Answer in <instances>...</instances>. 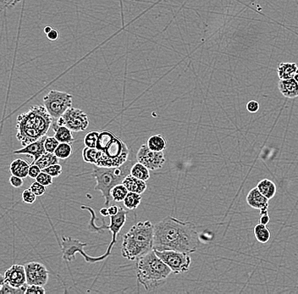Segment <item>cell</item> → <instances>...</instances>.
<instances>
[{"instance_id": "48", "label": "cell", "mask_w": 298, "mask_h": 294, "mask_svg": "<svg viewBox=\"0 0 298 294\" xmlns=\"http://www.w3.org/2000/svg\"><path fill=\"white\" fill-rule=\"evenodd\" d=\"M294 79H295L296 81L298 82V70H297V72H296L295 76H294Z\"/></svg>"}, {"instance_id": "32", "label": "cell", "mask_w": 298, "mask_h": 294, "mask_svg": "<svg viewBox=\"0 0 298 294\" xmlns=\"http://www.w3.org/2000/svg\"><path fill=\"white\" fill-rule=\"evenodd\" d=\"M99 131H91L84 137V143L86 147L96 148L99 140Z\"/></svg>"}, {"instance_id": "23", "label": "cell", "mask_w": 298, "mask_h": 294, "mask_svg": "<svg viewBox=\"0 0 298 294\" xmlns=\"http://www.w3.org/2000/svg\"><path fill=\"white\" fill-rule=\"evenodd\" d=\"M101 157V151L97 149V148H89L86 147L82 150V158L85 162L87 163L93 164L97 166L99 163V160Z\"/></svg>"}, {"instance_id": "31", "label": "cell", "mask_w": 298, "mask_h": 294, "mask_svg": "<svg viewBox=\"0 0 298 294\" xmlns=\"http://www.w3.org/2000/svg\"><path fill=\"white\" fill-rule=\"evenodd\" d=\"M127 188L125 187L124 184H118L116 186H114L113 189L111 191V195L114 200L116 202L124 201V198L128 194Z\"/></svg>"}, {"instance_id": "36", "label": "cell", "mask_w": 298, "mask_h": 294, "mask_svg": "<svg viewBox=\"0 0 298 294\" xmlns=\"http://www.w3.org/2000/svg\"><path fill=\"white\" fill-rule=\"evenodd\" d=\"M37 197L38 196L36 195L35 193L32 192V190L30 189V188L24 190L23 192H22V200L26 204H32L33 203H35Z\"/></svg>"}, {"instance_id": "34", "label": "cell", "mask_w": 298, "mask_h": 294, "mask_svg": "<svg viewBox=\"0 0 298 294\" xmlns=\"http://www.w3.org/2000/svg\"><path fill=\"white\" fill-rule=\"evenodd\" d=\"M42 172H46L48 174H50V176H52L53 177H58V176H60L62 174L63 169H62V166L58 163L49 166L48 168L43 170Z\"/></svg>"}, {"instance_id": "13", "label": "cell", "mask_w": 298, "mask_h": 294, "mask_svg": "<svg viewBox=\"0 0 298 294\" xmlns=\"http://www.w3.org/2000/svg\"><path fill=\"white\" fill-rule=\"evenodd\" d=\"M1 278L15 289H20L27 283L25 265L17 264L12 265L4 272Z\"/></svg>"}, {"instance_id": "8", "label": "cell", "mask_w": 298, "mask_h": 294, "mask_svg": "<svg viewBox=\"0 0 298 294\" xmlns=\"http://www.w3.org/2000/svg\"><path fill=\"white\" fill-rule=\"evenodd\" d=\"M154 252L174 274L184 273L190 269L191 259L189 253L174 250H154Z\"/></svg>"}, {"instance_id": "35", "label": "cell", "mask_w": 298, "mask_h": 294, "mask_svg": "<svg viewBox=\"0 0 298 294\" xmlns=\"http://www.w3.org/2000/svg\"><path fill=\"white\" fill-rule=\"evenodd\" d=\"M36 181L43 184L44 186H49L54 182V177L46 172H42L38 177L36 178Z\"/></svg>"}, {"instance_id": "17", "label": "cell", "mask_w": 298, "mask_h": 294, "mask_svg": "<svg viewBox=\"0 0 298 294\" xmlns=\"http://www.w3.org/2000/svg\"><path fill=\"white\" fill-rule=\"evenodd\" d=\"M278 88L281 94L287 99L298 97V82L294 78L280 80Z\"/></svg>"}, {"instance_id": "1", "label": "cell", "mask_w": 298, "mask_h": 294, "mask_svg": "<svg viewBox=\"0 0 298 294\" xmlns=\"http://www.w3.org/2000/svg\"><path fill=\"white\" fill-rule=\"evenodd\" d=\"M199 245L196 226L168 216L154 225V250H174L193 253Z\"/></svg>"}, {"instance_id": "7", "label": "cell", "mask_w": 298, "mask_h": 294, "mask_svg": "<svg viewBox=\"0 0 298 294\" xmlns=\"http://www.w3.org/2000/svg\"><path fill=\"white\" fill-rule=\"evenodd\" d=\"M72 103V95L62 91L51 90L44 98V105L55 120L71 108Z\"/></svg>"}, {"instance_id": "40", "label": "cell", "mask_w": 298, "mask_h": 294, "mask_svg": "<svg viewBox=\"0 0 298 294\" xmlns=\"http://www.w3.org/2000/svg\"><path fill=\"white\" fill-rule=\"evenodd\" d=\"M9 182L14 187H21L23 186L24 181L23 178L19 177L16 176L12 175L11 177L9 178Z\"/></svg>"}, {"instance_id": "3", "label": "cell", "mask_w": 298, "mask_h": 294, "mask_svg": "<svg viewBox=\"0 0 298 294\" xmlns=\"http://www.w3.org/2000/svg\"><path fill=\"white\" fill-rule=\"evenodd\" d=\"M154 226L149 221L139 222L123 236L122 256L134 261L154 249Z\"/></svg>"}, {"instance_id": "45", "label": "cell", "mask_w": 298, "mask_h": 294, "mask_svg": "<svg viewBox=\"0 0 298 294\" xmlns=\"http://www.w3.org/2000/svg\"><path fill=\"white\" fill-rule=\"evenodd\" d=\"M270 218H269V215L268 214H264V215H260V218H259V223L263 225L269 224Z\"/></svg>"}, {"instance_id": "2", "label": "cell", "mask_w": 298, "mask_h": 294, "mask_svg": "<svg viewBox=\"0 0 298 294\" xmlns=\"http://www.w3.org/2000/svg\"><path fill=\"white\" fill-rule=\"evenodd\" d=\"M52 117L44 105L32 106L16 119V138L20 144L26 147L30 143L47 136L52 126Z\"/></svg>"}, {"instance_id": "12", "label": "cell", "mask_w": 298, "mask_h": 294, "mask_svg": "<svg viewBox=\"0 0 298 294\" xmlns=\"http://www.w3.org/2000/svg\"><path fill=\"white\" fill-rule=\"evenodd\" d=\"M26 283L28 285H46L49 281V271L38 262H29L25 265Z\"/></svg>"}, {"instance_id": "37", "label": "cell", "mask_w": 298, "mask_h": 294, "mask_svg": "<svg viewBox=\"0 0 298 294\" xmlns=\"http://www.w3.org/2000/svg\"><path fill=\"white\" fill-rule=\"evenodd\" d=\"M30 189L32 190V192L35 193L37 196L44 195V193L46 192L47 186H44L43 184L39 183L38 181H36L35 182L31 185L30 186Z\"/></svg>"}, {"instance_id": "22", "label": "cell", "mask_w": 298, "mask_h": 294, "mask_svg": "<svg viewBox=\"0 0 298 294\" xmlns=\"http://www.w3.org/2000/svg\"><path fill=\"white\" fill-rule=\"evenodd\" d=\"M257 187L259 190V192L263 196H265L268 199H271L276 194V186L275 182L270 181L269 179H263L262 181L258 182Z\"/></svg>"}, {"instance_id": "4", "label": "cell", "mask_w": 298, "mask_h": 294, "mask_svg": "<svg viewBox=\"0 0 298 294\" xmlns=\"http://www.w3.org/2000/svg\"><path fill=\"white\" fill-rule=\"evenodd\" d=\"M136 278L147 292L154 291L165 283L172 272L154 249L136 260Z\"/></svg>"}, {"instance_id": "19", "label": "cell", "mask_w": 298, "mask_h": 294, "mask_svg": "<svg viewBox=\"0 0 298 294\" xmlns=\"http://www.w3.org/2000/svg\"><path fill=\"white\" fill-rule=\"evenodd\" d=\"M122 184H124L129 192H137L140 194H142L147 189V184L145 181L135 177L130 174L124 178Z\"/></svg>"}, {"instance_id": "42", "label": "cell", "mask_w": 298, "mask_h": 294, "mask_svg": "<svg viewBox=\"0 0 298 294\" xmlns=\"http://www.w3.org/2000/svg\"><path fill=\"white\" fill-rule=\"evenodd\" d=\"M21 0H0V3H1L2 9H5V8H9V7L15 6Z\"/></svg>"}, {"instance_id": "39", "label": "cell", "mask_w": 298, "mask_h": 294, "mask_svg": "<svg viewBox=\"0 0 298 294\" xmlns=\"http://www.w3.org/2000/svg\"><path fill=\"white\" fill-rule=\"evenodd\" d=\"M41 172H42V170H41L40 167H39L38 165H36V164H31L29 169V175H28L30 177L36 179V178L38 177V176H39Z\"/></svg>"}, {"instance_id": "10", "label": "cell", "mask_w": 298, "mask_h": 294, "mask_svg": "<svg viewBox=\"0 0 298 294\" xmlns=\"http://www.w3.org/2000/svg\"><path fill=\"white\" fill-rule=\"evenodd\" d=\"M55 121L59 125H64L75 132L85 131L89 125V118L87 114L73 107Z\"/></svg>"}, {"instance_id": "38", "label": "cell", "mask_w": 298, "mask_h": 294, "mask_svg": "<svg viewBox=\"0 0 298 294\" xmlns=\"http://www.w3.org/2000/svg\"><path fill=\"white\" fill-rule=\"evenodd\" d=\"M46 294V290L43 286L28 285L26 289V294Z\"/></svg>"}, {"instance_id": "43", "label": "cell", "mask_w": 298, "mask_h": 294, "mask_svg": "<svg viewBox=\"0 0 298 294\" xmlns=\"http://www.w3.org/2000/svg\"><path fill=\"white\" fill-rule=\"evenodd\" d=\"M47 38L48 39H50V41H56L60 38V33L57 30L53 28L51 32L47 34Z\"/></svg>"}, {"instance_id": "46", "label": "cell", "mask_w": 298, "mask_h": 294, "mask_svg": "<svg viewBox=\"0 0 298 294\" xmlns=\"http://www.w3.org/2000/svg\"><path fill=\"white\" fill-rule=\"evenodd\" d=\"M100 214L103 216H110V213H109V208L108 207H105L100 210Z\"/></svg>"}, {"instance_id": "47", "label": "cell", "mask_w": 298, "mask_h": 294, "mask_svg": "<svg viewBox=\"0 0 298 294\" xmlns=\"http://www.w3.org/2000/svg\"><path fill=\"white\" fill-rule=\"evenodd\" d=\"M53 28L52 27H51V26H45V28H44V32H45V34H48V33H49V32H51V30H52Z\"/></svg>"}, {"instance_id": "15", "label": "cell", "mask_w": 298, "mask_h": 294, "mask_svg": "<svg viewBox=\"0 0 298 294\" xmlns=\"http://www.w3.org/2000/svg\"><path fill=\"white\" fill-rule=\"evenodd\" d=\"M47 136L41 137L40 139L37 140L33 143H30L22 149H18L13 152L15 155H27L33 158L32 164L35 163L36 161L46 153L45 149V140Z\"/></svg>"}, {"instance_id": "21", "label": "cell", "mask_w": 298, "mask_h": 294, "mask_svg": "<svg viewBox=\"0 0 298 294\" xmlns=\"http://www.w3.org/2000/svg\"><path fill=\"white\" fill-rule=\"evenodd\" d=\"M296 63H281L277 68V73L280 80L294 78L298 70Z\"/></svg>"}, {"instance_id": "5", "label": "cell", "mask_w": 298, "mask_h": 294, "mask_svg": "<svg viewBox=\"0 0 298 294\" xmlns=\"http://www.w3.org/2000/svg\"><path fill=\"white\" fill-rule=\"evenodd\" d=\"M96 148L101 151V157L97 166L116 167L120 166L128 160L130 148L110 131H102Z\"/></svg>"}, {"instance_id": "6", "label": "cell", "mask_w": 298, "mask_h": 294, "mask_svg": "<svg viewBox=\"0 0 298 294\" xmlns=\"http://www.w3.org/2000/svg\"><path fill=\"white\" fill-rule=\"evenodd\" d=\"M135 163V160L128 159L127 161L122 166L116 167H99L96 166L92 173L96 180L94 190L102 192V195L105 198V206H109V204L114 200L111 195V191L114 186L121 184L124 178L130 175L131 168Z\"/></svg>"}, {"instance_id": "18", "label": "cell", "mask_w": 298, "mask_h": 294, "mask_svg": "<svg viewBox=\"0 0 298 294\" xmlns=\"http://www.w3.org/2000/svg\"><path fill=\"white\" fill-rule=\"evenodd\" d=\"M31 164L22 159H16L14 160L9 166V171L12 175L16 176L19 177L26 178L29 175V169Z\"/></svg>"}, {"instance_id": "24", "label": "cell", "mask_w": 298, "mask_h": 294, "mask_svg": "<svg viewBox=\"0 0 298 294\" xmlns=\"http://www.w3.org/2000/svg\"><path fill=\"white\" fill-rule=\"evenodd\" d=\"M147 145L154 151L162 152L166 149L167 142L162 135H154L148 138Z\"/></svg>"}, {"instance_id": "14", "label": "cell", "mask_w": 298, "mask_h": 294, "mask_svg": "<svg viewBox=\"0 0 298 294\" xmlns=\"http://www.w3.org/2000/svg\"><path fill=\"white\" fill-rule=\"evenodd\" d=\"M126 220H127V211L124 210L122 207H119V212L117 215L110 216V226H108V230L112 233V241L108 247L107 252L105 253L108 255H110L114 244L117 242V236L121 230L122 227L125 224Z\"/></svg>"}, {"instance_id": "41", "label": "cell", "mask_w": 298, "mask_h": 294, "mask_svg": "<svg viewBox=\"0 0 298 294\" xmlns=\"http://www.w3.org/2000/svg\"><path fill=\"white\" fill-rule=\"evenodd\" d=\"M246 110L250 113H257L259 110V103L254 101V100L249 101L246 105Z\"/></svg>"}, {"instance_id": "9", "label": "cell", "mask_w": 298, "mask_h": 294, "mask_svg": "<svg viewBox=\"0 0 298 294\" xmlns=\"http://www.w3.org/2000/svg\"><path fill=\"white\" fill-rule=\"evenodd\" d=\"M87 242H81L78 239H74L70 236H62V244L61 250L63 252V259L71 262L75 259V254L79 253L84 257L87 263H96L105 259L104 256L93 257L86 254L84 252L85 247H87Z\"/></svg>"}, {"instance_id": "20", "label": "cell", "mask_w": 298, "mask_h": 294, "mask_svg": "<svg viewBox=\"0 0 298 294\" xmlns=\"http://www.w3.org/2000/svg\"><path fill=\"white\" fill-rule=\"evenodd\" d=\"M52 128L55 131V137L58 139L60 143H71L75 142L72 131L66 126L59 125L55 121L52 124Z\"/></svg>"}, {"instance_id": "33", "label": "cell", "mask_w": 298, "mask_h": 294, "mask_svg": "<svg viewBox=\"0 0 298 294\" xmlns=\"http://www.w3.org/2000/svg\"><path fill=\"white\" fill-rule=\"evenodd\" d=\"M60 142L58 139L54 136H47L46 140H45V149H46L47 152H50V153H55L56 149L58 148V146L60 145Z\"/></svg>"}, {"instance_id": "11", "label": "cell", "mask_w": 298, "mask_h": 294, "mask_svg": "<svg viewBox=\"0 0 298 294\" xmlns=\"http://www.w3.org/2000/svg\"><path fill=\"white\" fill-rule=\"evenodd\" d=\"M137 162L144 165L150 171L162 168L165 163L164 152H156L148 148L147 144H142L136 154Z\"/></svg>"}, {"instance_id": "27", "label": "cell", "mask_w": 298, "mask_h": 294, "mask_svg": "<svg viewBox=\"0 0 298 294\" xmlns=\"http://www.w3.org/2000/svg\"><path fill=\"white\" fill-rule=\"evenodd\" d=\"M149 171L150 170L147 168L144 165L137 162V163L134 164V166H132L131 171H130V175L146 181L150 178Z\"/></svg>"}, {"instance_id": "29", "label": "cell", "mask_w": 298, "mask_h": 294, "mask_svg": "<svg viewBox=\"0 0 298 294\" xmlns=\"http://www.w3.org/2000/svg\"><path fill=\"white\" fill-rule=\"evenodd\" d=\"M28 284L26 283V285L21 287L20 289H15L9 283L4 282L1 278V289H0V294H26V289H27Z\"/></svg>"}, {"instance_id": "30", "label": "cell", "mask_w": 298, "mask_h": 294, "mask_svg": "<svg viewBox=\"0 0 298 294\" xmlns=\"http://www.w3.org/2000/svg\"><path fill=\"white\" fill-rule=\"evenodd\" d=\"M55 154L59 159L66 160L72 154V147L71 143H60L58 148L55 151Z\"/></svg>"}, {"instance_id": "25", "label": "cell", "mask_w": 298, "mask_h": 294, "mask_svg": "<svg viewBox=\"0 0 298 294\" xmlns=\"http://www.w3.org/2000/svg\"><path fill=\"white\" fill-rule=\"evenodd\" d=\"M59 159L55 153H50V152H46L44 155H42L37 161H36V165H38L40 167L41 170L46 169L49 166L55 165V164L59 163Z\"/></svg>"}, {"instance_id": "44", "label": "cell", "mask_w": 298, "mask_h": 294, "mask_svg": "<svg viewBox=\"0 0 298 294\" xmlns=\"http://www.w3.org/2000/svg\"><path fill=\"white\" fill-rule=\"evenodd\" d=\"M119 210V207L117 205H111L109 207V213H110V216H116L118 214Z\"/></svg>"}, {"instance_id": "26", "label": "cell", "mask_w": 298, "mask_h": 294, "mask_svg": "<svg viewBox=\"0 0 298 294\" xmlns=\"http://www.w3.org/2000/svg\"><path fill=\"white\" fill-rule=\"evenodd\" d=\"M253 232H254L255 237L258 240V242H261V243H266L269 242L270 236H271V233L266 225L258 223V225L255 226Z\"/></svg>"}, {"instance_id": "16", "label": "cell", "mask_w": 298, "mask_h": 294, "mask_svg": "<svg viewBox=\"0 0 298 294\" xmlns=\"http://www.w3.org/2000/svg\"><path fill=\"white\" fill-rule=\"evenodd\" d=\"M246 200L249 206L259 210L260 215L268 214L269 199H268L265 196H263L259 192V190H258L257 186L249 191L248 194L246 196Z\"/></svg>"}, {"instance_id": "28", "label": "cell", "mask_w": 298, "mask_h": 294, "mask_svg": "<svg viewBox=\"0 0 298 294\" xmlns=\"http://www.w3.org/2000/svg\"><path fill=\"white\" fill-rule=\"evenodd\" d=\"M142 196L137 192H129L124 199V205L129 210H136L142 202Z\"/></svg>"}]
</instances>
